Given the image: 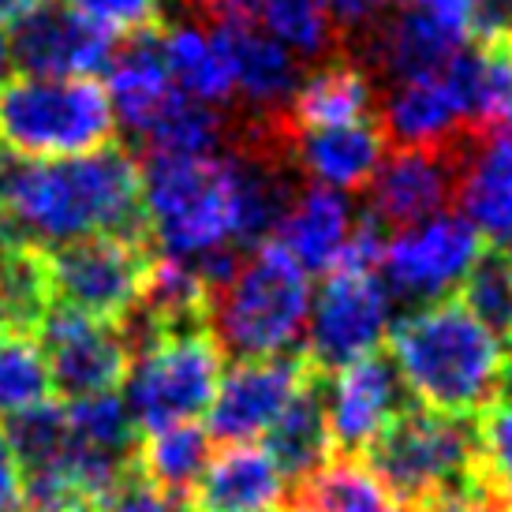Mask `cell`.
<instances>
[{"label":"cell","mask_w":512,"mask_h":512,"mask_svg":"<svg viewBox=\"0 0 512 512\" xmlns=\"http://www.w3.org/2000/svg\"><path fill=\"white\" fill-rule=\"evenodd\" d=\"M247 150L146 154L139 169L143 228L157 255L187 262L214 292L251 247L270 240L288 195V161L277 124H262Z\"/></svg>","instance_id":"1"},{"label":"cell","mask_w":512,"mask_h":512,"mask_svg":"<svg viewBox=\"0 0 512 512\" xmlns=\"http://www.w3.org/2000/svg\"><path fill=\"white\" fill-rule=\"evenodd\" d=\"M135 225H143L139 165L116 146L53 161L15 157L0 187V240L38 255Z\"/></svg>","instance_id":"2"},{"label":"cell","mask_w":512,"mask_h":512,"mask_svg":"<svg viewBox=\"0 0 512 512\" xmlns=\"http://www.w3.org/2000/svg\"><path fill=\"white\" fill-rule=\"evenodd\" d=\"M385 341L408 397L430 412L475 419L498 404L505 348L460 299L412 307L393 322Z\"/></svg>","instance_id":"3"},{"label":"cell","mask_w":512,"mask_h":512,"mask_svg":"<svg viewBox=\"0 0 512 512\" xmlns=\"http://www.w3.org/2000/svg\"><path fill=\"white\" fill-rule=\"evenodd\" d=\"M311 273H303L273 240L251 247L210 292L206 329L236 359L296 356L311 322Z\"/></svg>","instance_id":"4"},{"label":"cell","mask_w":512,"mask_h":512,"mask_svg":"<svg viewBox=\"0 0 512 512\" xmlns=\"http://www.w3.org/2000/svg\"><path fill=\"white\" fill-rule=\"evenodd\" d=\"M367 464L412 512L483 486L479 423L468 415L408 408L367 449Z\"/></svg>","instance_id":"5"},{"label":"cell","mask_w":512,"mask_h":512,"mask_svg":"<svg viewBox=\"0 0 512 512\" xmlns=\"http://www.w3.org/2000/svg\"><path fill=\"white\" fill-rule=\"evenodd\" d=\"M116 131L105 86L94 79L23 75L0 90V146L23 161L79 157Z\"/></svg>","instance_id":"6"},{"label":"cell","mask_w":512,"mask_h":512,"mask_svg":"<svg viewBox=\"0 0 512 512\" xmlns=\"http://www.w3.org/2000/svg\"><path fill=\"white\" fill-rule=\"evenodd\" d=\"M378 240H382V228L359 221L352 251L344 255L337 270L326 273L322 288L314 292L303 348H307V363L318 374H329L352 359L374 356L397 322L393 318L397 299L389 296L382 273L374 266Z\"/></svg>","instance_id":"7"},{"label":"cell","mask_w":512,"mask_h":512,"mask_svg":"<svg viewBox=\"0 0 512 512\" xmlns=\"http://www.w3.org/2000/svg\"><path fill=\"white\" fill-rule=\"evenodd\" d=\"M221 359L206 326L165 329L150 341L131 348V363L124 374V404L139 430L180 427L199 423L210 412V400L221 382Z\"/></svg>","instance_id":"8"},{"label":"cell","mask_w":512,"mask_h":512,"mask_svg":"<svg viewBox=\"0 0 512 512\" xmlns=\"http://www.w3.org/2000/svg\"><path fill=\"white\" fill-rule=\"evenodd\" d=\"M486 247L460 214H438L378 240L374 266L397 303H438L460 292Z\"/></svg>","instance_id":"9"},{"label":"cell","mask_w":512,"mask_h":512,"mask_svg":"<svg viewBox=\"0 0 512 512\" xmlns=\"http://www.w3.org/2000/svg\"><path fill=\"white\" fill-rule=\"evenodd\" d=\"M45 266L60 307L105 322H124L139 311L150 277V255L135 232H105L68 243L45 258Z\"/></svg>","instance_id":"10"},{"label":"cell","mask_w":512,"mask_h":512,"mask_svg":"<svg viewBox=\"0 0 512 512\" xmlns=\"http://www.w3.org/2000/svg\"><path fill=\"white\" fill-rule=\"evenodd\" d=\"M318 378V370L299 356L236 359L217 382V393L206 412V430L214 441L247 445L266 438L292 400Z\"/></svg>","instance_id":"11"},{"label":"cell","mask_w":512,"mask_h":512,"mask_svg":"<svg viewBox=\"0 0 512 512\" xmlns=\"http://www.w3.org/2000/svg\"><path fill=\"white\" fill-rule=\"evenodd\" d=\"M318 397H322L333 453L341 456L367 453L412 408V397L400 382L393 359L378 352L329 370L326 378L318 374Z\"/></svg>","instance_id":"12"},{"label":"cell","mask_w":512,"mask_h":512,"mask_svg":"<svg viewBox=\"0 0 512 512\" xmlns=\"http://www.w3.org/2000/svg\"><path fill=\"white\" fill-rule=\"evenodd\" d=\"M468 143L445 146V150L393 146L367 184L370 225L397 232V228L445 214L456 199V187H460Z\"/></svg>","instance_id":"13"},{"label":"cell","mask_w":512,"mask_h":512,"mask_svg":"<svg viewBox=\"0 0 512 512\" xmlns=\"http://www.w3.org/2000/svg\"><path fill=\"white\" fill-rule=\"evenodd\" d=\"M38 329H42L38 344L49 367V382L68 400L109 393L124 385L131 363V341L124 326L68 311V307H57V311L49 307Z\"/></svg>","instance_id":"14"},{"label":"cell","mask_w":512,"mask_h":512,"mask_svg":"<svg viewBox=\"0 0 512 512\" xmlns=\"http://www.w3.org/2000/svg\"><path fill=\"white\" fill-rule=\"evenodd\" d=\"M116 38L68 0H38L30 12L15 19L12 57L23 75H53V79H94L109 68Z\"/></svg>","instance_id":"15"},{"label":"cell","mask_w":512,"mask_h":512,"mask_svg":"<svg viewBox=\"0 0 512 512\" xmlns=\"http://www.w3.org/2000/svg\"><path fill=\"white\" fill-rule=\"evenodd\" d=\"M378 128L385 143L419 146V150H445V146L475 139L456 60L441 72L385 86L382 105H378Z\"/></svg>","instance_id":"16"},{"label":"cell","mask_w":512,"mask_h":512,"mask_svg":"<svg viewBox=\"0 0 512 512\" xmlns=\"http://www.w3.org/2000/svg\"><path fill=\"white\" fill-rule=\"evenodd\" d=\"M210 23L225 49L232 101H243L258 116V124L281 120L303 79L299 57L247 19H210Z\"/></svg>","instance_id":"17"},{"label":"cell","mask_w":512,"mask_h":512,"mask_svg":"<svg viewBox=\"0 0 512 512\" xmlns=\"http://www.w3.org/2000/svg\"><path fill=\"white\" fill-rule=\"evenodd\" d=\"M105 98H109L116 128L128 131L139 143H150L154 131L184 101H191L180 94V86L172 83L169 68L157 53L154 30L128 38V45H120L113 53L109 68H105Z\"/></svg>","instance_id":"18"},{"label":"cell","mask_w":512,"mask_h":512,"mask_svg":"<svg viewBox=\"0 0 512 512\" xmlns=\"http://www.w3.org/2000/svg\"><path fill=\"white\" fill-rule=\"evenodd\" d=\"M356 232L359 221L348 195L307 184L303 191L288 195L270 240L296 262L299 270L314 277V273H329L341 266L344 255L352 251Z\"/></svg>","instance_id":"19"},{"label":"cell","mask_w":512,"mask_h":512,"mask_svg":"<svg viewBox=\"0 0 512 512\" xmlns=\"http://www.w3.org/2000/svg\"><path fill=\"white\" fill-rule=\"evenodd\" d=\"M281 150L292 169L329 191H367L374 169L385 157V135L374 120L344 124V128L288 131L277 124Z\"/></svg>","instance_id":"20"},{"label":"cell","mask_w":512,"mask_h":512,"mask_svg":"<svg viewBox=\"0 0 512 512\" xmlns=\"http://www.w3.org/2000/svg\"><path fill=\"white\" fill-rule=\"evenodd\" d=\"M468 42V34L400 4L397 12H385L367 30V60L363 64L370 68L374 79H382L389 86L400 83V79H415V75L449 68L468 49Z\"/></svg>","instance_id":"21"},{"label":"cell","mask_w":512,"mask_h":512,"mask_svg":"<svg viewBox=\"0 0 512 512\" xmlns=\"http://www.w3.org/2000/svg\"><path fill=\"white\" fill-rule=\"evenodd\" d=\"M191 512H288L292 483L266 445H225L191 490Z\"/></svg>","instance_id":"22"},{"label":"cell","mask_w":512,"mask_h":512,"mask_svg":"<svg viewBox=\"0 0 512 512\" xmlns=\"http://www.w3.org/2000/svg\"><path fill=\"white\" fill-rule=\"evenodd\" d=\"M374 105H378V86L367 64L352 57H333L318 72L299 79L296 94L277 124L288 131L344 128V124L370 120Z\"/></svg>","instance_id":"23"},{"label":"cell","mask_w":512,"mask_h":512,"mask_svg":"<svg viewBox=\"0 0 512 512\" xmlns=\"http://www.w3.org/2000/svg\"><path fill=\"white\" fill-rule=\"evenodd\" d=\"M206 19H247L292 49L299 60H322L337 45L326 0H199Z\"/></svg>","instance_id":"24"},{"label":"cell","mask_w":512,"mask_h":512,"mask_svg":"<svg viewBox=\"0 0 512 512\" xmlns=\"http://www.w3.org/2000/svg\"><path fill=\"white\" fill-rule=\"evenodd\" d=\"M157 53L169 68L180 94L199 105L221 109L232 101V79H228L225 49L217 42L210 19H176L165 30H157Z\"/></svg>","instance_id":"25"},{"label":"cell","mask_w":512,"mask_h":512,"mask_svg":"<svg viewBox=\"0 0 512 512\" xmlns=\"http://www.w3.org/2000/svg\"><path fill=\"white\" fill-rule=\"evenodd\" d=\"M64 408H68V430H72L68 453L109 479H124L135 460V434H139L124 404V393L120 389L90 393V397L68 400Z\"/></svg>","instance_id":"26"},{"label":"cell","mask_w":512,"mask_h":512,"mask_svg":"<svg viewBox=\"0 0 512 512\" xmlns=\"http://www.w3.org/2000/svg\"><path fill=\"white\" fill-rule=\"evenodd\" d=\"M288 512H412L370 464L356 456H333L292 486Z\"/></svg>","instance_id":"27"},{"label":"cell","mask_w":512,"mask_h":512,"mask_svg":"<svg viewBox=\"0 0 512 512\" xmlns=\"http://www.w3.org/2000/svg\"><path fill=\"white\" fill-rule=\"evenodd\" d=\"M210 460H214V438L199 423L150 430L143 445L135 449L139 475L172 490V494H180V498L199 486L202 471L210 468Z\"/></svg>","instance_id":"28"},{"label":"cell","mask_w":512,"mask_h":512,"mask_svg":"<svg viewBox=\"0 0 512 512\" xmlns=\"http://www.w3.org/2000/svg\"><path fill=\"white\" fill-rule=\"evenodd\" d=\"M266 449L292 486L303 483L329 460L333 441H329L326 412H322V397H318V378L292 400V408L266 434Z\"/></svg>","instance_id":"29"},{"label":"cell","mask_w":512,"mask_h":512,"mask_svg":"<svg viewBox=\"0 0 512 512\" xmlns=\"http://www.w3.org/2000/svg\"><path fill=\"white\" fill-rule=\"evenodd\" d=\"M456 199L483 247L512 255V180L501 176L494 165H486L483 157L471 150L464 157V172H460V187H456Z\"/></svg>","instance_id":"30"},{"label":"cell","mask_w":512,"mask_h":512,"mask_svg":"<svg viewBox=\"0 0 512 512\" xmlns=\"http://www.w3.org/2000/svg\"><path fill=\"white\" fill-rule=\"evenodd\" d=\"M49 266L38 251L0 240V329L30 333L49 314Z\"/></svg>","instance_id":"31"},{"label":"cell","mask_w":512,"mask_h":512,"mask_svg":"<svg viewBox=\"0 0 512 512\" xmlns=\"http://www.w3.org/2000/svg\"><path fill=\"white\" fill-rule=\"evenodd\" d=\"M49 389L42 344L19 329H0V423L49 400Z\"/></svg>","instance_id":"32"},{"label":"cell","mask_w":512,"mask_h":512,"mask_svg":"<svg viewBox=\"0 0 512 512\" xmlns=\"http://www.w3.org/2000/svg\"><path fill=\"white\" fill-rule=\"evenodd\" d=\"M4 434L12 441V449H15V456H19L23 471L49 468V464H57L60 456L68 453V445H72L68 408L49 397V400H42V404H34V408H27V412L12 415V419L4 423Z\"/></svg>","instance_id":"33"},{"label":"cell","mask_w":512,"mask_h":512,"mask_svg":"<svg viewBox=\"0 0 512 512\" xmlns=\"http://www.w3.org/2000/svg\"><path fill=\"white\" fill-rule=\"evenodd\" d=\"M460 303L483 322L494 337L512 341V255L483 251L460 285Z\"/></svg>","instance_id":"34"},{"label":"cell","mask_w":512,"mask_h":512,"mask_svg":"<svg viewBox=\"0 0 512 512\" xmlns=\"http://www.w3.org/2000/svg\"><path fill=\"white\" fill-rule=\"evenodd\" d=\"M479 423V460H483V479L501 498H512V400L494 404L483 415H475Z\"/></svg>","instance_id":"35"},{"label":"cell","mask_w":512,"mask_h":512,"mask_svg":"<svg viewBox=\"0 0 512 512\" xmlns=\"http://www.w3.org/2000/svg\"><path fill=\"white\" fill-rule=\"evenodd\" d=\"M68 4L101 30H109L113 38L150 34L161 19V0H68Z\"/></svg>","instance_id":"36"},{"label":"cell","mask_w":512,"mask_h":512,"mask_svg":"<svg viewBox=\"0 0 512 512\" xmlns=\"http://www.w3.org/2000/svg\"><path fill=\"white\" fill-rule=\"evenodd\" d=\"M105 509L109 512H191V505H187L180 494H172L165 486L150 483L143 475H128V479L109 494Z\"/></svg>","instance_id":"37"},{"label":"cell","mask_w":512,"mask_h":512,"mask_svg":"<svg viewBox=\"0 0 512 512\" xmlns=\"http://www.w3.org/2000/svg\"><path fill=\"white\" fill-rule=\"evenodd\" d=\"M471 38L479 45L512 49V0H479L471 19Z\"/></svg>","instance_id":"38"},{"label":"cell","mask_w":512,"mask_h":512,"mask_svg":"<svg viewBox=\"0 0 512 512\" xmlns=\"http://www.w3.org/2000/svg\"><path fill=\"white\" fill-rule=\"evenodd\" d=\"M389 4L393 0H326L329 15H333V23H337V30H363L367 34L378 19H382L385 12H389Z\"/></svg>","instance_id":"39"},{"label":"cell","mask_w":512,"mask_h":512,"mask_svg":"<svg viewBox=\"0 0 512 512\" xmlns=\"http://www.w3.org/2000/svg\"><path fill=\"white\" fill-rule=\"evenodd\" d=\"M23 486H27V471L0 427V512H15L23 505Z\"/></svg>","instance_id":"40"},{"label":"cell","mask_w":512,"mask_h":512,"mask_svg":"<svg viewBox=\"0 0 512 512\" xmlns=\"http://www.w3.org/2000/svg\"><path fill=\"white\" fill-rule=\"evenodd\" d=\"M404 4L471 38V19H475V8H479V0H404Z\"/></svg>","instance_id":"41"},{"label":"cell","mask_w":512,"mask_h":512,"mask_svg":"<svg viewBox=\"0 0 512 512\" xmlns=\"http://www.w3.org/2000/svg\"><path fill=\"white\" fill-rule=\"evenodd\" d=\"M471 150L483 157L486 165H494L501 176L512 180V120L490 128L486 135H479V139H471Z\"/></svg>","instance_id":"42"},{"label":"cell","mask_w":512,"mask_h":512,"mask_svg":"<svg viewBox=\"0 0 512 512\" xmlns=\"http://www.w3.org/2000/svg\"><path fill=\"white\" fill-rule=\"evenodd\" d=\"M423 512H505V498H501L490 483H483V486H475V490H468V494H460V498L430 505V509H423Z\"/></svg>","instance_id":"43"},{"label":"cell","mask_w":512,"mask_h":512,"mask_svg":"<svg viewBox=\"0 0 512 512\" xmlns=\"http://www.w3.org/2000/svg\"><path fill=\"white\" fill-rule=\"evenodd\" d=\"M15 72V57H12V30L0 23V90L8 86V79H12Z\"/></svg>","instance_id":"44"},{"label":"cell","mask_w":512,"mask_h":512,"mask_svg":"<svg viewBox=\"0 0 512 512\" xmlns=\"http://www.w3.org/2000/svg\"><path fill=\"white\" fill-rule=\"evenodd\" d=\"M38 0H0V23H8V19H19L23 12H30Z\"/></svg>","instance_id":"45"},{"label":"cell","mask_w":512,"mask_h":512,"mask_svg":"<svg viewBox=\"0 0 512 512\" xmlns=\"http://www.w3.org/2000/svg\"><path fill=\"white\" fill-rule=\"evenodd\" d=\"M505 389L512 393V344H509V356H505Z\"/></svg>","instance_id":"46"},{"label":"cell","mask_w":512,"mask_h":512,"mask_svg":"<svg viewBox=\"0 0 512 512\" xmlns=\"http://www.w3.org/2000/svg\"><path fill=\"white\" fill-rule=\"evenodd\" d=\"M53 512H83V509H53Z\"/></svg>","instance_id":"47"},{"label":"cell","mask_w":512,"mask_h":512,"mask_svg":"<svg viewBox=\"0 0 512 512\" xmlns=\"http://www.w3.org/2000/svg\"><path fill=\"white\" fill-rule=\"evenodd\" d=\"M505 512H512V498H509V501H505Z\"/></svg>","instance_id":"48"}]
</instances>
